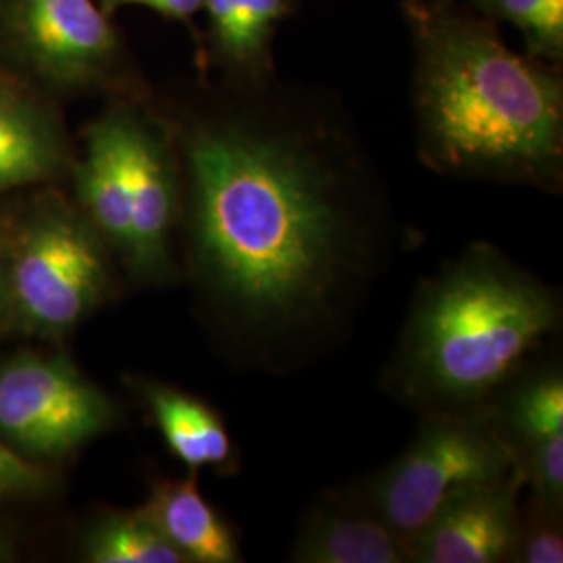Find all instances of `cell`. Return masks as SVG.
I'll list each match as a JSON object with an SVG mask.
<instances>
[{
    "label": "cell",
    "mask_w": 563,
    "mask_h": 563,
    "mask_svg": "<svg viewBox=\"0 0 563 563\" xmlns=\"http://www.w3.org/2000/svg\"><path fill=\"white\" fill-rule=\"evenodd\" d=\"M202 288L262 367L311 355L355 311L386 246V202L339 104L269 78L225 81L181 132Z\"/></svg>",
    "instance_id": "cell-1"
},
{
    "label": "cell",
    "mask_w": 563,
    "mask_h": 563,
    "mask_svg": "<svg viewBox=\"0 0 563 563\" xmlns=\"http://www.w3.org/2000/svg\"><path fill=\"white\" fill-rule=\"evenodd\" d=\"M420 162L434 174L560 192L563 81L497 23L446 0H402Z\"/></svg>",
    "instance_id": "cell-2"
},
{
    "label": "cell",
    "mask_w": 563,
    "mask_h": 563,
    "mask_svg": "<svg viewBox=\"0 0 563 563\" xmlns=\"http://www.w3.org/2000/svg\"><path fill=\"white\" fill-rule=\"evenodd\" d=\"M562 323L560 295L478 242L418 286L384 388L420 413L478 411Z\"/></svg>",
    "instance_id": "cell-3"
},
{
    "label": "cell",
    "mask_w": 563,
    "mask_h": 563,
    "mask_svg": "<svg viewBox=\"0 0 563 563\" xmlns=\"http://www.w3.org/2000/svg\"><path fill=\"white\" fill-rule=\"evenodd\" d=\"M516 472L522 470L511 444L484 409L434 411L422 413L418 434L395 462L336 495L380 520L407 547L451 495Z\"/></svg>",
    "instance_id": "cell-4"
},
{
    "label": "cell",
    "mask_w": 563,
    "mask_h": 563,
    "mask_svg": "<svg viewBox=\"0 0 563 563\" xmlns=\"http://www.w3.org/2000/svg\"><path fill=\"white\" fill-rule=\"evenodd\" d=\"M113 420L111 401L65 360L23 357L0 369V428L27 451L69 453Z\"/></svg>",
    "instance_id": "cell-5"
},
{
    "label": "cell",
    "mask_w": 563,
    "mask_h": 563,
    "mask_svg": "<svg viewBox=\"0 0 563 563\" xmlns=\"http://www.w3.org/2000/svg\"><path fill=\"white\" fill-rule=\"evenodd\" d=\"M104 288V260L80 223L48 218L25 234L13 265V295L30 322L65 330L80 322Z\"/></svg>",
    "instance_id": "cell-6"
},
{
    "label": "cell",
    "mask_w": 563,
    "mask_h": 563,
    "mask_svg": "<svg viewBox=\"0 0 563 563\" xmlns=\"http://www.w3.org/2000/svg\"><path fill=\"white\" fill-rule=\"evenodd\" d=\"M522 490V472L457 490L407 541L409 563L507 562L520 520Z\"/></svg>",
    "instance_id": "cell-7"
},
{
    "label": "cell",
    "mask_w": 563,
    "mask_h": 563,
    "mask_svg": "<svg viewBox=\"0 0 563 563\" xmlns=\"http://www.w3.org/2000/svg\"><path fill=\"white\" fill-rule=\"evenodd\" d=\"M130 178V244L128 262L141 276L169 269V236L178 213V178L162 134L130 113L128 118Z\"/></svg>",
    "instance_id": "cell-8"
},
{
    "label": "cell",
    "mask_w": 563,
    "mask_h": 563,
    "mask_svg": "<svg viewBox=\"0 0 563 563\" xmlns=\"http://www.w3.org/2000/svg\"><path fill=\"white\" fill-rule=\"evenodd\" d=\"M20 15L34 57L59 78L97 76L118 53L115 30L95 0H21Z\"/></svg>",
    "instance_id": "cell-9"
},
{
    "label": "cell",
    "mask_w": 563,
    "mask_h": 563,
    "mask_svg": "<svg viewBox=\"0 0 563 563\" xmlns=\"http://www.w3.org/2000/svg\"><path fill=\"white\" fill-rule=\"evenodd\" d=\"M290 562L409 563V555L399 534L332 493L305 516Z\"/></svg>",
    "instance_id": "cell-10"
},
{
    "label": "cell",
    "mask_w": 563,
    "mask_h": 563,
    "mask_svg": "<svg viewBox=\"0 0 563 563\" xmlns=\"http://www.w3.org/2000/svg\"><path fill=\"white\" fill-rule=\"evenodd\" d=\"M211 53L230 81L255 84L276 76L272 44L295 0H202Z\"/></svg>",
    "instance_id": "cell-11"
},
{
    "label": "cell",
    "mask_w": 563,
    "mask_h": 563,
    "mask_svg": "<svg viewBox=\"0 0 563 563\" xmlns=\"http://www.w3.org/2000/svg\"><path fill=\"white\" fill-rule=\"evenodd\" d=\"M142 514L180 553L184 562H242L241 543L234 530L202 497L197 474L153 484Z\"/></svg>",
    "instance_id": "cell-12"
},
{
    "label": "cell",
    "mask_w": 563,
    "mask_h": 563,
    "mask_svg": "<svg viewBox=\"0 0 563 563\" xmlns=\"http://www.w3.org/2000/svg\"><path fill=\"white\" fill-rule=\"evenodd\" d=\"M128 118V111H118L92 125L80 167L84 205L92 222L123 255L130 244Z\"/></svg>",
    "instance_id": "cell-13"
},
{
    "label": "cell",
    "mask_w": 563,
    "mask_h": 563,
    "mask_svg": "<svg viewBox=\"0 0 563 563\" xmlns=\"http://www.w3.org/2000/svg\"><path fill=\"white\" fill-rule=\"evenodd\" d=\"M144 397L169 451L192 472L213 467L220 474L239 470L232 437L218 411L207 402L163 384H146Z\"/></svg>",
    "instance_id": "cell-14"
},
{
    "label": "cell",
    "mask_w": 563,
    "mask_h": 563,
    "mask_svg": "<svg viewBox=\"0 0 563 563\" xmlns=\"http://www.w3.org/2000/svg\"><path fill=\"white\" fill-rule=\"evenodd\" d=\"M518 463L523 451L563 434V376L560 367L520 374L484 407Z\"/></svg>",
    "instance_id": "cell-15"
},
{
    "label": "cell",
    "mask_w": 563,
    "mask_h": 563,
    "mask_svg": "<svg viewBox=\"0 0 563 563\" xmlns=\"http://www.w3.org/2000/svg\"><path fill=\"white\" fill-rule=\"evenodd\" d=\"M59 146L46 123L23 102L0 92V192L48 178Z\"/></svg>",
    "instance_id": "cell-16"
},
{
    "label": "cell",
    "mask_w": 563,
    "mask_h": 563,
    "mask_svg": "<svg viewBox=\"0 0 563 563\" xmlns=\"http://www.w3.org/2000/svg\"><path fill=\"white\" fill-rule=\"evenodd\" d=\"M86 560L95 563L184 562L142 509L104 516L86 541Z\"/></svg>",
    "instance_id": "cell-17"
},
{
    "label": "cell",
    "mask_w": 563,
    "mask_h": 563,
    "mask_svg": "<svg viewBox=\"0 0 563 563\" xmlns=\"http://www.w3.org/2000/svg\"><path fill=\"white\" fill-rule=\"evenodd\" d=\"M462 4L484 20L514 25L526 53L549 65L563 60V0H446Z\"/></svg>",
    "instance_id": "cell-18"
},
{
    "label": "cell",
    "mask_w": 563,
    "mask_h": 563,
    "mask_svg": "<svg viewBox=\"0 0 563 563\" xmlns=\"http://www.w3.org/2000/svg\"><path fill=\"white\" fill-rule=\"evenodd\" d=\"M523 488L528 504L562 514L563 511V434L530 446L520 455Z\"/></svg>",
    "instance_id": "cell-19"
},
{
    "label": "cell",
    "mask_w": 563,
    "mask_h": 563,
    "mask_svg": "<svg viewBox=\"0 0 563 563\" xmlns=\"http://www.w3.org/2000/svg\"><path fill=\"white\" fill-rule=\"evenodd\" d=\"M507 562L562 563V514L544 511L534 505L526 504V507L520 509V520Z\"/></svg>",
    "instance_id": "cell-20"
},
{
    "label": "cell",
    "mask_w": 563,
    "mask_h": 563,
    "mask_svg": "<svg viewBox=\"0 0 563 563\" xmlns=\"http://www.w3.org/2000/svg\"><path fill=\"white\" fill-rule=\"evenodd\" d=\"M107 9H115L123 4H141L157 11L167 20L190 21L202 9V0H101Z\"/></svg>",
    "instance_id": "cell-21"
},
{
    "label": "cell",
    "mask_w": 563,
    "mask_h": 563,
    "mask_svg": "<svg viewBox=\"0 0 563 563\" xmlns=\"http://www.w3.org/2000/svg\"><path fill=\"white\" fill-rule=\"evenodd\" d=\"M36 481V472L0 443V495L27 488Z\"/></svg>",
    "instance_id": "cell-22"
},
{
    "label": "cell",
    "mask_w": 563,
    "mask_h": 563,
    "mask_svg": "<svg viewBox=\"0 0 563 563\" xmlns=\"http://www.w3.org/2000/svg\"><path fill=\"white\" fill-rule=\"evenodd\" d=\"M0 276H2V263H0Z\"/></svg>",
    "instance_id": "cell-23"
}]
</instances>
